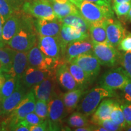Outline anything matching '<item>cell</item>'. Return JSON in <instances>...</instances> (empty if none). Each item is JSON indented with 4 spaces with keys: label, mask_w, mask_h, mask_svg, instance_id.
Wrapping results in <instances>:
<instances>
[{
    "label": "cell",
    "mask_w": 131,
    "mask_h": 131,
    "mask_svg": "<svg viewBox=\"0 0 131 131\" xmlns=\"http://www.w3.org/2000/svg\"><path fill=\"white\" fill-rule=\"evenodd\" d=\"M58 37L61 41L64 53H65L66 49L69 44L89 38V34L82 32L72 26L62 24Z\"/></svg>",
    "instance_id": "cell-16"
},
{
    "label": "cell",
    "mask_w": 131,
    "mask_h": 131,
    "mask_svg": "<svg viewBox=\"0 0 131 131\" xmlns=\"http://www.w3.org/2000/svg\"><path fill=\"white\" fill-rule=\"evenodd\" d=\"M35 104V96L31 90L26 94L22 101L10 113V122L9 123L10 130H11V129L19 122L24 119L27 114L34 112Z\"/></svg>",
    "instance_id": "cell-8"
},
{
    "label": "cell",
    "mask_w": 131,
    "mask_h": 131,
    "mask_svg": "<svg viewBox=\"0 0 131 131\" xmlns=\"http://www.w3.org/2000/svg\"><path fill=\"white\" fill-rule=\"evenodd\" d=\"M68 66L70 72L79 85L80 88L86 90L92 82L89 77L83 69L77 64L70 62L68 63Z\"/></svg>",
    "instance_id": "cell-25"
},
{
    "label": "cell",
    "mask_w": 131,
    "mask_h": 131,
    "mask_svg": "<svg viewBox=\"0 0 131 131\" xmlns=\"http://www.w3.org/2000/svg\"><path fill=\"white\" fill-rule=\"evenodd\" d=\"M26 1H34V0H26Z\"/></svg>",
    "instance_id": "cell-50"
},
{
    "label": "cell",
    "mask_w": 131,
    "mask_h": 131,
    "mask_svg": "<svg viewBox=\"0 0 131 131\" xmlns=\"http://www.w3.org/2000/svg\"><path fill=\"white\" fill-rule=\"evenodd\" d=\"M96 125L101 126L105 128L107 131H118L123 130L122 127L112 122L110 118L106 119L100 122Z\"/></svg>",
    "instance_id": "cell-36"
},
{
    "label": "cell",
    "mask_w": 131,
    "mask_h": 131,
    "mask_svg": "<svg viewBox=\"0 0 131 131\" xmlns=\"http://www.w3.org/2000/svg\"><path fill=\"white\" fill-rule=\"evenodd\" d=\"M103 21L90 23L89 37L94 44L109 43Z\"/></svg>",
    "instance_id": "cell-24"
},
{
    "label": "cell",
    "mask_w": 131,
    "mask_h": 131,
    "mask_svg": "<svg viewBox=\"0 0 131 131\" xmlns=\"http://www.w3.org/2000/svg\"><path fill=\"white\" fill-rule=\"evenodd\" d=\"M49 2L52 5L57 18L59 19L70 15L77 14L80 13L77 7L70 1L64 3H57L53 1H50Z\"/></svg>",
    "instance_id": "cell-27"
},
{
    "label": "cell",
    "mask_w": 131,
    "mask_h": 131,
    "mask_svg": "<svg viewBox=\"0 0 131 131\" xmlns=\"http://www.w3.org/2000/svg\"><path fill=\"white\" fill-rule=\"evenodd\" d=\"M34 112L41 118L46 119L48 118V103L37 100Z\"/></svg>",
    "instance_id": "cell-34"
},
{
    "label": "cell",
    "mask_w": 131,
    "mask_h": 131,
    "mask_svg": "<svg viewBox=\"0 0 131 131\" xmlns=\"http://www.w3.org/2000/svg\"><path fill=\"white\" fill-rule=\"evenodd\" d=\"M10 130H15V131H29V127L23 125V124H21L20 123H18L17 124H16L14 127L11 129Z\"/></svg>",
    "instance_id": "cell-43"
},
{
    "label": "cell",
    "mask_w": 131,
    "mask_h": 131,
    "mask_svg": "<svg viewBox=\"0 0 131 131\" xmlns=\"http://www.w3.org/2000/svg\"><path fill=\"white\" fill-rule=\"evenodd\" d=\"M26 94L27 92L26 91L25 86L21 81L12 94L1 101V114L2 115L10 114L22 101Z\"/></svg>",
    "instance_id": "cell-17"
},
{
    "label": "cell",
    "mask_w": 131,
    "mask_h": 131,
    "mask_svg": "<svg viewBox=\"0 0 131 131\" xmlns=\"http://www.w3.org/2000/svg\"><path fill=\"white\" fill-rule=\"evenodd\" d=\"M23 11L39 19L52 21L57 18L51 4L48 0L26 1L22 7Z\"/></svg>",
    "instance_id": "cell-5"
},
{
    "label": "cell",
    "mask_w": 131,
    "mask_h": 131,
    "mask_svg": "<svg viewBox=\"0 0 131 131\" xmlns=\"http://www.w3.org/2000/svg\"><path fill=\"white\" fill-rule=\"evenodd\" d=\"M115 100L111 98H105L100 103L96 111L92 115L91 123L93 124H97L101 121L110 118L111 114L114 108Z\"/></svg>",
    "instance_id": "cell-22"
},
{
    "label": "cell",
    "mask_w": 131,
    "mask_h": 131,
    "mask_svg": "<svg viewBox=\"0 0 131 131\" xmlns=\"http://www.w3.org/2000/svg\"><path fill=\"white\" fill-rule=\"evenodd\" d=\"M84 95L78 111L84 114L87 117L94 114L103 100L117 96L115 91L106 89L101 86L92 88L86 92Z\"/></svg>",
    "instance_id": "cell-3"
},
{
    "label": "cell",
    "mask_w": 131,
    "mask_h": 131,
    "mask_svg": "<svg viewBox=\"0 0 131 131\" xmlns=\"http://www.w3.org/2000/svg\"><path fill=\"white\" fill-rule=\"evenodd\" d=\"M92 53L101 65L114 67L119 63L122 53L109 43L94 44Z\"/></svg>",
    "instance_id": "cell-6"
},
{
    "label": "cell",
    "mask_w": 131,
    "mask_h": 131,
    "mask_svg": "<svg viewBox=\"0 0 131 131\" xmlns=\"http://www.w3.org/2000/svg\"><path fill=\"white\" fill-rule=\"evenodd\" d=\"M23 120L27 124V125L29 127L32 125H35V124H38L41 123L45 120L41 118L40 117L37 115L35 112H31L30 114H27L26 116V117L24 118Z\"/></svg>",
    "instance_id": "cell-38"
},
{
    "label": "cell",
    "mask_w": 131,
    "mask_h": 131,
    "mask_svg": "<svg viewBox=\"0 0 131 131\" xmlns=\"http://www.w3.org/2000/svg\"><path fill=\"white\" fill-rule=\"evenodd\" d=\"M15 51L9 47H0V61L3 64V72L5 73L7 72L12 68Z\"/></svg>",
    "instance_id": "cell-29"
},
{
    "label": "cell",
    "mask_w": 131,
    "mask_h": 131,
    "mask_svg": "<svg viewBox=\"0 0 131 131\" xmlns=\"http://www.w3.org/2000/svg\"><path fill=\"white\" fill-rule=\"evenodd\" d=\"M22 24V15L19 14V11H15L10 17L4 23L3 26V41L7 45L15 35L17 34Z\"/></svg>",
    "instance_id": "cell-20"
},
{
    "label": "cell",
    "mask_w": 131,
    "mask_h": 131,
    "mask_svg": "<svg viewBox=\"0 0 131 131\" xmlns=\"http://www.w3.org/2000/svg\"><path fill=\"white\" fill-rule=\"evenodd\" d=\"M119 63L129 78L131 80V50L122 54Z\"/></svg>",
    "instance_id": "cell-33"
},
{
    "label": "cell",
    "mask_w": 131,
    "mask_h": 131,
    "mask_svg": "<svg viewBox=\"0 0 131 131\" xmlns=\"http://www.w3.org/2000/svg\"><path fill=\"white\" fill-rule=\"evenodd\" d=\"M3 21L2 19H1V16H0V47H4V45L5 44L3 42V39H2V34H3Z\"/></svg>",
    "instance_id": "cell-45"
},
{
    "label": "cell",
    "mask_w": 131,
    "mask_h": 131,
    "mask_svg": "<svg viewBox=\"0 0 131 131\" xmlns=\"http://www.w3.org/2000/svg\"><path fill=\"white\" fill-rule=\"evenodd\" d=\"M131 8V2L113 4L112 9L118 17L127 16Z\"/></svg>",
    "instance_id": "cell-35"
},
{
    "label": "cell",
    "mask_w": 131,
    "mask_h": 131,
    "mask_svg": "<svg viewBox=\"0 0 131 131\" xmlns=\"http://www.w3.org/2000/svg\"><path fill=\"white\" fill-rule=\"evenodd\" d=\"M86 93L85 89H79L68 91L63 94V101L67 114H71L77 107L79 101Z\"/></svg>",
    "instance_id": "cell-23"
},
{
    "label": "cell",
    "mask_w": 131,
    "mask_h": 131,
    "mask_svg": "<svg viewBox=\"0 0 131 131\" xmlns=\"http://www.w3.org/2000/svg\"><path fill=\"white\" fill-rule=\"evenodd\" d=\"M30 131H46L49 130V124L48 119H45L43 122L38 124L32 125L29 127Z\"/></svg>",
    "instance_id": "cell-40"
},
{
    "label": "cell",
    "mask_w": 131,
    "mask_h": 131,
    "mask_svg": "<svg viewBox=\"0 0 131 131\" xmlns=\"http://www.w3.org/2000/svg\"><path fill=\"white\" fill-rule=\"evenodd\" d=\"M110 119L113 122L122 127L123 130L125 129L127 126L123 112L122 107H121L120 103L117 102V101L115 103L114 108H113L112 112L111 114Z\"/></svg>",
    "instance_id": "cell-31"
},
{
    "label": "cell",
    "mask_w": 131,
    "mask_h": 131,
    "mask_svg": "<svg viewBox=\"0 0 131 131\" xmlns=\"http://www.w3.org/2000/svg\"><path fill=\"white\" fill-rule=\"evenodd\" d=\"M68 115L63 95L57 92L48 102V122L50 130H61L62 119Z\"/></svg>",
    "instance_id": "cell-4"
},
{
    "label": "cell",
    "mask_w": 131,
    "mask_h": 131,
    "mask_svg": "<svg viewBox=\"0 0 131 131\" xmlns=\"http://www.w3.org/2000/svg\"><path fill=\"white\" fill-rule=\"evenodd\" d=\"M130 80L122 67L109 70L99 80L100 86L110 90L122 89Z\"/></svg>",
    "instance_id": "cell-7"
},
{
    "label": "cell",
    "mask_w": 131,
    "mask_h": 131,
    "mask_svg": "<svg viewBox=\"0 0 131 131\" xmlns=\"http://www.w3.org/2000/svg\"><path fill=\"white\" fill-rule=\"evenodd\" d=\"M4 75L6 77V80L0 89V101H2L12 94L21 81V80L6 74Z\"/></svg>",
    "instance_id": "cell-28"
},
{
    "label": "cell",
    "mask_w": 131,
    "mask_h": 131,
    "mask_svg": "<svg viewBox=\"0 0 131 131\" xmlns=\"http://www.w3.org/2000/svg\"><path fill=\"white\" fill-rule=\"evenodd\" d=\"M35 26L28 16L22 15V24L17 34L8 42L7 45L14 50L28 52L37 42Z\"/></svg>",
    "instance_id": "cell-1"
},
{
    "label": "cell",
    "mask_w": 131,
    "mask_h": 131,
    "mask_svg": "<svg viewBox=\"0 0 131 131\" xmlns=\"http://www.w3.org/2000/svg\"><path fill=\"white\" fill-rule=\"evenodd\" d=\"M109 43L115 47L118 46L127 32L122 24L114 18L106 19L103 21Z\"/></svg>",
    "instance_id": "cell-12"
},
{
    "label": "cell",
    "mask_w": 131,
    "mask_h": 131,
    "mask_svg": "<svg viewBox=\"0 0 131 131\" xmlns=\"http://www.w3.org/2000/svg\"><path fill=\"white\" fill-rule=\"evenodd\" d=\"M77 7L83 17L89 23L114 18L111 6L99 5L86 0H69Z\"/></svg>",
    "instance_id": "cell-2"
},
{
    "label": "cell",
    "mask_w": 131,
    "mask_h": 131,
    "mask_svg": "<svg viewBox=\"0 0 131 131\" xmlns=\"http://www.w3.org/2000/svg\"><path fill=\"white\" fill-rule=\"evenodd\" d=\"M37 45L46 56L61 61V58L64 57V53L58 37H43L39 35Z\"/></svg>",
    "instance_id": "cell-9"
},
{
    "label": "cell",
    "mask_w": 131,
    "mask_h": 131,
    "mask_svg": "<svg viewBox=\"0 0 131 131\" xmlns=\"http://www.w3.org/2000/svg\"><path fill=\"white\" fill-rule=\"evenodd\" d=\"M35 30L40 36L43 37H58L62 23L58 19L49 21L39 19L34 21Z\"/></svg>",
    "instance_id": "cell-18"
},
{
    "label": "cell",
    "mask_w": 131,
    "mask_h": 131,
    "mask_svg": "<svg viewBox=\"0 0 131 131\" xmlns=\"http://www.w3.org/2000/svg\"><path fill=\"white\" fill-rule=\"evenodd\" d=\"M28 66L27 52L15 51L12 68L6 75L21 80L25 70Z\"/></svg>",
    "instance_id": "cell-21"
},
{
    "label": "cell",
    "mask_w": 131,
    "mask_h": 131,
    "mask_svg": "<svg viewBox=\"0 0 131 131\" xmlns=\"http://www.w3.org/2000/svg\"><path fill=\"white\" fill-rule=\"evenodd\" d=\"M118 49L123 52L131 50V33H127L125 37L121 41L118 46Z\"/></svg>",
    "instance_id": "cell-37"
},
{
    "label": "cell",
    "mask_w": 131,
    "mask_h": 131,
    "mask_svg": "<svg viewBox=\"0 0 131 131\" xmlns=\"http://www.w3.org/2000/svg\"><path fill=\"white\" fill-rule=\"evenodd\" d=\"M28 66L40 69L56 70L57 66L62 63L49 58L41 52L37 44L27 52Z\"/></svg>",
    "instance_id": "cell-10"
},
{
    "label": "cell",
    "mask_w": 131,
    "mask_h": 131,
    "mask_svg": "<svg viewBox=\"0 0 131 131\" xmlns=\"http://www.w3.org/2000/svg\"><path fill=\"white\" fill-rule=\"evenodd\" d=\"M124 130H128V131H131V124H130V125L127 126L126 127Z\"/></svg>",
    "instance_id": "cell-49"
},
{
    "label": "cell",
    "mask_w": 131,
    "mask_h": 131,
    "mask_svg": "<svg viewBox=\"0 0 131 131\" xmlns=\"http://www.w3.org/2000/svg\"><path fill=\"white\" fill-rule=\"evenodd\" d=\"M126 19H127V20H128L130 21V22H131V8H130V10L129 11L128 14H127V15Z\"/></svg>",
    "instance_id": "cell-47"
},
{
    "label": "cell",
    "mask_w": 131,
    "mask_h": 131,
    "mask_svg": "<svg viewBox=\"0 0 131 131\" xmlns=\"http://www.w3.org/2000/svg\"><path fill=\"white\" fill-rule=\"evenodd\" d=\"M0 112H1V103H0Z\"/></svg>",
    "instance_id": "cell-51"
},
{
    "label": "cell",
    "mask_w": 131,
    "mask_h": 131,
    "mask_svg": "<svg viewBox=\"0 0 131 131\" xmlns=\"http://www.w3.org/2000/svg\"><path fill=\"white\" fill-rule=\"evenodd\" d=\"M113 4H118V3L131 2V0H112Z\"/></svg>",
    "instance_id": "cell-46"
},
{
    "label": "cell",
    "mask_w": 131,
    "mask_h": 131,
    "mask_svg": "<svg viewBox=\"0 0 131 131\" xmlns=\"http://www.w3.org/2000/svg\"><path fill=\"white\" fill-rule=\"evenodd\" d=\"M54 75L55 70L40 69L28 66L21 78V83L26 88H31Z\"/></svg>",
    "instance_id": "cell-13"
},
{
    "label": "cell",
    "mask_w": 131,
    "mask_h": 131,
    "mask_svg": "<svg viewBox=\"0 0 131 131\" xmlns=\"http://www.w3.org/2000/svg\"><path fill=\"white\" fill-rule=\"evenodd\" d=\"M94 43L91 38L77 41L69 44L65 50L64 58L67 63H69L75 57L83 54L91 53L93 50Z\"/></svg>",
    "instance_id": "cell-15"
},
{
    "label": "cell",
    "mask_w": 131,
    "mask_h": 131,
    "mask_svg": "<svg viewBox=\"0 0 131 131\" xmlns=\"http://www.w3.org/2000/svg\"><path fill=\"white\" fill-rule=\"evenodd\" d=\"M90 2L96 3L99 5H105V6H111L112 0H86Z\"/></svg>",
    "instance_id": "cell-44"
},
{
    "label": "cell",
    "mask_w": 131,
    "mask_h": 131,
    "mask_svg": "<svg viewBox=\"0 0 131 131\" xmlns=\"http://www.w3.org/2000/svg\"><path fill=\"white\" fill-rule=\"evenodd\" d=\"M125 121L126 122L127 126L131 124V103L126 101L125 102L120 103Z\"/></svg>",
    "instance_id": "cell-39"
},
{
    "label": "cell",
    "mask_w": 131,
    "mask_h": 131,
    "mask_svg": "<svg viewBox=\"0 0 131 131\" xmlns=\"http://www.w3.org/2000/svg\"><path fill=\"white\" fill-rule=\"evenodd\" d=\"M57 81L67 91L79 89L80 86L69 69L68 63L60 64L55 70Z\"/></svg>",
    "instance_id": "cell-19"
},
{
    "label": "cell",
    "mask_w": 131,
    "mask_h": 131,
    "mask_svg": "<svg viewBox=\"0 0 131 131\" xmlns=\"http://www.w3.org/2000/svg\"><path fill=\"white\" fill-rule=\"evenodd\" d=\"M48 1H50V0H48Z\"/></svg>",
    "instance_id": "cell-52"
},
{
    "label": "cell",
    "mask_w": 131,
    "mask_h": 131,
    "mask_svg": "<svg viewBox=\"0 0 131 131\" xmlns=\"http://www.w3.org/2000/svg\"><path fill=\"white\" fill-rule=\"evenodd\" d=\"M70 62L77 64L81 67L89 77L92 81L95 80L100 72V63L92 52L79 55L73 58Z\"/></svg>",
    "instance_id": "cell-11"
},
{
    "label": "cell",
    "mask_w": 131,
    "mask_h": 131,
    "mask_svg": "<svg viewBox=\"0 0 131 131\" xmlns=\"http://www.w3.org/2000/svg\"><path fill=\"white\" fill-rule=\"evenodd\" d=\"M121 90L123 92L125 100L131 103V80H129L127 84Z\"/></svg>",
    "instance_id": "cell-41"
},
{
    "label": "cell",
    "mask_w": 131,
    "mask_h": 131,
    "mask_svg": "<svg viewBox=\"0 0 131 131\" xmlns=\"http://www.w3.org/2000/svg\"><path fill=\"white\" fill-rule=\"evenodd\" d=\"M57 79L55 75L46 78L32 87V91L37 100L48 103L57 92Z\"/></svg>",
    "instance_id": "cell-14"
},
{
    "label": "cell",
    "mask_w": 131,
    "mask_h": 131,
    "mask_svg": "<svg viewBox=\"0 0 131 131\" xmlns=\"http://www.w3.org/2000/svg\"><path fill=\"white\" fill-rule=\"evenodd\" d=\"M55 1V2L60 3H64L68 2V1H69V0H50V1Z\"/></svg>",
    "instance_id": "cell-48"
},
{
    "label": "cell",
    "mask_w": 131,
    "mask_h": 131,
    "mask_svg": "<svg viewBox=\"0 0 131 131\" xmlns=\"http://www.w3.org/2000/svg\"><path fill=\"white\" fill-rule=\"evenodd\" d=\"M59 20L61 21L62 24L72 26L82 32L89 34L90 23L83 17L80 13L70 15Z\"/></svg>",
    "instance_id": "cell-26"
},
{
    "label": "cell",
    "mask_w": 131,
    "mask_h": 131,
    "mask_svg": "<svg viewBox=\"0 0 131 131\" xmlns=\"http://www.w3.org/2000/svg\"><path fill=\"white\" fill-rule=\"evenodd\" d=\"M67 123L69 126L75 129L91 124V122L88 120V117L78 111L72 113L68 118Z\"/></svg>",
    "instance_id": "cell-30"
},
{
    "label": "cell",
    "mask_w": 131,
    "mask_h": 131,
    "mask_svg": "<svg viewBox=\"0 0 131 131\" xmlns=\"http://www.w3.org/2000/svg\"><path fill=\"white\" fill-rule=\"evenodd\" d=\"M15 10L6 0H0V16L4 23L14 14Z\"/></svg>",
    "instance_id": "cell-32"
},
{
    "label": "cell",
    "mask_w": 131,
    "mask_h": 131,
    "mask_svg": "<svg viewBox=\"0 0 131 131\" xmlns=\"http://www.w3.org/2000/svg\"><path fill=\"white\" fill-rule=\"evenodd\" d=\"M15 11H19L22 9L26 0H6Z\"/></svg>",
    "instance_id": "cell-42"
}]
</instances>
